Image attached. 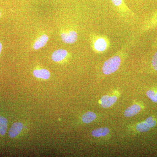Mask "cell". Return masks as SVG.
Instances as JSON below:
<instances>
[{"instance_id":"cell-11","label":"cell","mask_w":157,"mask_h":157,"mask_svg":"<svg viewBox=\"0 0 157 157\" xmlns=\"http://www.w3.org/2000/svg\"><path fill=\"white\" fill-rule=\"evenodd\" d=\"M109 133V129L107 127H104L93 130L92 132V135L94 137H100L106 136Z\"/></svg>"},{"instance_id":"cell-8","label":"cell","mask_w":157,"mask_h":157,"mask_svg":"<svg viewBox=\"0 0 157 157\" xmlns=\"http://www.w3.org/2000/svg\"><path fill=\"white\" fill-rule=\"evenodd\" d=\"M23 124L21 122L14 123L9 131V135L11 138H14L21 132Z\"/></svg>"},{"instance_id":"cell-15","label":"cell","mask_w":157,"mask_h":157,"mask_svg":"<svg viewBox=\"0 0 157 157\" xmlns=\"http://www.w3.org/2000/svg\"><path fill=\"white\" fill-rule=\"evenodd\" d=\"M151 128L149 125L146 121L141 122L140 123L137 124L136 126V129L138 132H148L149 130Z\"/></svg>"},{"instance_id":"cell-1","label":"cell","mask_w":157,"mask_h":157,"mask_svg":"<svg viewBox=\"0 0 157 157\" xmlns=\"http://www.w3.org/2000/svg\"><path fill=\"white\" fill-rule=\"evenodd\" d=\"M127 45L121 48L119 53L107 59L105 62L102 67V71L105 75H109L114 73L119 68L122 62V55L128 49Z\"/></svg>"},{"instance_id":"cell-18","label":"cell","mask_w":157,"mask_h":157,"mask_svg":"<svg viewBox=\"0 0 157 157\" xmlns=\"http://www.w3.org/2000/svg\"><path fill=\"white\" fill-rule=\"evenodd\" d=\"M2 43L0 42V54H1V52H2Z\"/></svg>"},{"instance_id":"cell-16","label":"cell","mask_w":157,"mask_h":157,"mask_svg":"<svg viewBox=\"0 0 157 157\" xmlns=\"http://www.w3.org/2000/svg\"><path fill=\"white\" fill-rule=\"evenodd\" d=\"M147 97L154 103H157V90H150L146 92Z\"/></svg>"},{"instance_id":"cell-9","label":"cell","mask_w":157,"mask_h":157,"mask_svg":"<svg viewBox=\"0 0 157 157\" xmlns=\"http://www.w3.org/2000/svg\"><path fill=\"white\" fill-rule=\"evenodd\" d=\"M141 109L140 105L137 104H134L126 109L124 113V115L127 117H132L140 112Z\"/></svg>"},{"instance_id":"cell-3","label":"cell","mask_w":157,"mask_h":157,"mask_svg":"<svg viewBox=\"0 0 157 157\" xmlns=\"http://www.w3.org/2000/svg\"><path fill=\"white\" fill-rule=\"evenodd\" d=\"M78 34L76 31L69 30L63 31L61 34V37L63 42L67 44H73L78 39Z\"/></svg>"},{"instance_id":"cell-6","label":"cell","mask_w":157,"mask_h":157,"mask_svg":"<svg viewBox=\"0 0 157 157\" xmlns=\"http://www.w3.org/2000/svg\"><path fill=\"white\" fill-rule=\"evenodd\" d=\"M68 52L66 49H60L55 51L52 53V59L56 62H59L65 59L67 57Z\"/></svg>"},{"instance_id":"cell-13","label":"cell","mask_w":157,"mask_h":157,"mask_svg":"<svg viewBox=\"0 0 157 157\" xmlns=\"http://www.w3.org/2000/svg\"><path fill=\"white\" fill-rule=\"evenodd\" d=\"M97 118V115L93 112L89 111L82 116V121L85 123L89 124L94 121Z\"/></svg>"},{"instance_id":"cell-12","label":"cell","mask_w":157,"mask_h":157,"mask_svg":"<svg viewBox=\"0 0 157 157\" xmlns=\"http://www.w3.org/2000/svg\"><path fill=\"white\" fill-rule=\"evenodd\" d=\"M113 5L118 8L120 13L125 14V13H128L130 12V10L124 4L123 0H112Z\"/></svg>"},{"instance_id":"cell-17","label":"cell","mask_w":157,"mask_h":157,"mask_svg":"<svg viewBox=\"0 0 157 157\" xmlns=\"http://www.w3.org/2000/svg\"><path fill=\"white\" fill-rule=\"evenodd\" d=\"M151 66L154 70L157 72V51L152 58Z\"/></svg>"},{"instance_id":"cell-5","label":"cell","mask_w":157,"mask_h":157,"mask_svg":"<svg viewBox=\"0 0 157 157\" xmlns=\"http://www.w3.org/2000/svg\"><path fill=\"white\" fill-rule=\"evenodd\" d=\"M117 98L115 96L104 95L101 98V105L105 108H109L117 101Z\"/></svg>"},{"instance_id":"cell-10","label":"cell","mask_w":157,"mask_h":157,"mask_svg":"<svg viewBox=\"0 0 157 157\" xmlns=\"http://www.w3.org/2000/svg\"><path fill=\"white\" fill-rule=\"evenodd\" d=\"M33 74L35 77L44 79H48L50 77V73L46 69H40L34 70Z\"/></svg>"},{"instance_id":"cell-4","label":"cell","mask_w":157,"mask_h":157,"mask_svg":"<svg viewBox=\"0 0 157 157\" xmlns=\"http://www.w3.org/2000/svg\"><path fill=\"white\" fill-rule=\"evenodd\" d=\"M157 27V11L145 21L141 28V33H144Z\"/></svg>"},{"instance_id":"cell-14","label":"cell","mask_w":157,"mask_h":157,"mask_svg":"<svg viewBox=\"0 0 157 157\" xmlns=\"http://www.w3.org/2000/svg\"><path fill=\"white\" fill-rule=\"evenodd\" d=\"M8 120L3 117L0 116V135H4L6 134L8 128Z\"/></svg>"},{"instance_id":"cell-19","label":"cell","mask_w":157,"mask_h":157,"mask_svg":"<svg viewBox=\"0 0 157 157\" xmlns=\"http://www.w3.org/2000/svg\"><path fill=\"white\" fill-rule=\"evenodd\" d=\"M1 11H0V17H1Z\"/></svg>"},{"instance_id":"cell-7","label":"cell","mask_w":157,"mask_h":157,"mask_svg":"<svg viewBox=\"0 0 157 157\" xmlns=\"http://www.w3.org/2000/svg\"><path fill=\"white\" fill-rule=\"evenodd\" d=\"M49 39L48 36L43 34L40 36L35 41L33 45V48L35 50H39L45 46L47 44Z\"/></svg>"},{"instance_id":"cell-2","label":"cell","mask_w":157,"mask_h":157,"mask_svg":"<svg viewBox=\"0 0 157 157\" xmlns=\"http://www.w3.org/2000/svg\"><path fill=\"white\" fill-rule=\"evenodd\" d=\"M109 45V40L104 36H95L92 41V46L94 50L98 53L105 52L108 49Z\"/></svg>"}]
</instances>
